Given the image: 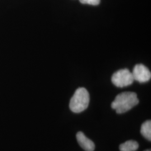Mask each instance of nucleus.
I'll list each match as a JSON object with an SVG mask.
<instances>
[{"label": "nucleus", "mask_w": 151, "mask_h": 151, "mask_svg": "<svg viewBox=\"0 0 151 151\" xmlns=\"http://www.w3.org/2000/svg\"><path fill=\"white\" fill-rule=\"evenodd\" d=\"M132 73L134 80L140 83H145L151 79L150 70L145 65L142 64L135 65Z\"/></svg>", "instance_id": "20e7f679"}, {"label": "nucleus", "mask_w": 151, "mask_h": 151, "mask_svg": "<svg viewBox=\"0 0 151 151\" xmlns=\"http://www.w3.org/2000/svg\"><path fill=\"white\" fill-rule=\"evenodd\" d=\"M139 148V144L135 140L126 141L119 146L120 151H135Z\"/></svg>", "instance_id": "423d86ee"}, {"label": "nucleus", "mask_w": 151, "mask_h": 151, "mask_svg": "<svg viewBox=\"0 0 151 151\" xmlns=\"http://www.w3.org/2000/svg\"><path fill=\"white\" fill-rule=\"evenodd\" d=\"M139 103L135 92H124L118 95L111 104V108L117 114L126 113Z\"/></svg>", "instance_id": "f257e3e1"}, {"label": "nucleus", "mask_w": 151, "mask_h": 151, "mask_svg": "<svg viewBox=\"0 0 151 151\" xmlns=\"http://www.w3.org/2000/svg\"><path fill=\"white\" fill-rule=\"evenodd\" d=\"M76 139L79 144L85 151H93L95 148V145L91 140L89 139L83 133L79 132L76 134Z\"/></svg>", "instance_id": "39448f33"}, {"label": "nucleus", "mask_w": 151, "mask_h": 151, "mask_svg": "<svg viewBox=\"0 0 151 151\" xmlns=\"http://www.w3.org/2000/svg\"><path fill=\"white\" fill-rule=\"evenodd\" d=\"M140 133L146 139L149 141L151 140V121L147 120L144 122L140 129Z\"/></svg>", "instance_id": "0eeeda50"}, {"label": "nucleus", "mask_w": 151, "mask_h": 151, "mask_svg": "<svg viewBox=\"0 0 151 151\" xmlns=\"http://www.w3.org/2000/svg\"><path fill=\"white\" fill-rule=\"evenodd\" d=\"M151 151V150H145V151Z\"/></svg>", "instance_id": "1a4fd4ad"}, {"label": "nucleus", "mask_w": 151, "mask_h": 151, "mask_svg": "<svg viewBox=\"0 0 151 151\" xmlns=\"http://www.w3.org/2000/svg\"><path fill=\"white\" fill-rule=\"evenodd\" d=\"M80 1L83 4H88L94 6L98 5L100 2V0H80Z\"/></svg>", "instance_id": "6e6552de"}, {"label": "nucleus", "mask_w": 151, "mask_h": 151, "mask_svg": "<svg viewBox=\"0 0 151 151\" xmlns=\"http://www.w3.org/2000/svg\"><path fill=\"white\" fill-rule=\"evenodd\" d=\"M90 95L86 88L80 87L76 90L70 103V110L75 113H80L88 108Z\"/></svg>", "instance_id": "f03ea898"}, {"label": "nucleus", "mask_w": 151, "mask_h": 151, "mask_svg": "<svg viewBox=\"0 0 151 151\" xmlns=\"http://www.w3.org/2000/svg\"><path fill=\"white\" fill-rule=\"evenodd\" d=\"M134 81L132 72L128 69L118 70L114 73L111 77V81L114 85L121 88L129 86Z\"/></svg>", "instance_id": "7ed1b4c3"}]
</instances>
